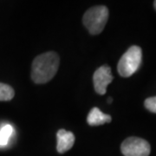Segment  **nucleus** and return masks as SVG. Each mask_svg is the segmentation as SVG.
<instances>
[{
  "instance_id": "f8f14e48",
  "label": "nucleus",
  "mask_w": 156,
  "mask_h": 156,
  "mask_svg": "<svg viewBox=\"0 0 156 156\" xmlns=\"http://www.w3.org/2000/svg\"><path fill=\"white\" fill-rule=\"evenodd\" d=\"M154 9L156 10V0L154 2Z\"/></svg>"
},
{
  "instance_id": "9d476101",
  "label": "nucleus",
  "mask_w": 156,
  "mask_h": 156,
  "mask_svg": "<svg viewBox=\"0 0 156 156\" xmlns=\"http://www.w3.org/2000/svg\"><path fill=\"white\" fill-rule=\"evenodd\" d=\"M144 105L147 110L156 114V96H153V97H149L146 99Z\"/></svg>"
},
{
  "instance_id": "1a4fd4ad",
  "label": "nucleus",
  "mask_w": 156,
  "mask_h": 156,
  "mask_svg": "<svg viewBox=\"0 0 156 156\" xmlns=\"http://www.w3.org/2000/svg\"><path fill=\"white\" fill-rule=\"evenodd\" d=\"M13 129L11 125H5L0 131V146L6 145L12 134Z\"/></svg>"
},
{
  "instance_id": "20e7f679",
  "label": "nucleus",
  "mask_w": 156,
  "mask_h": 156,
  "mask_svg": "<svg viewBox=\"0 0 156 156\" xmlns=\"http://www.w3.org/2000/svg\"><path fill=\"white\" fill-rule=\"evenodd\" d=\"M121 150L124 156H149L151 147L146 140L133 136L123 141Z\"/></svg>"
},
{
  "instance_id": "6e6552de",
  "label": "nucleus",
  "mask_w": 156,
  "mask_h": 156,
  "mask_svg": "<svg viewBox=\"0 0 156 156\" xmlns=\"http://www.w3.org/2000/svg\"><path fill=\"white\" fill-rule=\"evenodd\" d=\"M15 95V91L10 85L0 83V101H11Z\"/></svg>"
},
{
  "instance_id": "0eeeda50",
  "label": "nucleus",
  "mask_w": 156,
  "mask_h": 156,
  "mask_svg": "<svg viewBox=\"0 0 156 156\" xmlns=\"http://www.w3.org/2000/svg\"><path fill=\"white\" fill-rule=\"evenodd\" d=\"M111 121L112 118L109 115L102 113L96 107L89 111L87 117V122L90 126H100L105 123H109Z\"/></svg>"
},
{
  "instance_id": "f257e3e1",
  "label": "nucleus",
  "mask_w": 156,
  "mask_h": 156,
  "mask_svg": "<svg viewBox=\"0 0 156 156\" xmlns=\"http://www.w3.org/2000/svg\"><path fill=\"white\" fill-rule=\"evenodd\" d=\"M59 56L54 51L41 54L32 62L31 79L35 83L42 84L50 82L56 76L59 68Z\"/></svg>"
},
{
  "instance_id": "9b49d317",
  "label": "nucleus",
  "mask_w": 156,
  "mask_h": 156,
  "mask_svg": "<svg viewBox=\"0 0 156 156\" xmlns=\"http://www.w3.org/2000/svg\"><path fill=\"white\" fill-rule=\"evenodd\" d=\"M112 98L111 97H109V98H108V103H111L112 102Z\"/></svg>"
},
{
  "instance_id": "423d86ee",
  "label": "nucleus",
  "mask_w": 156,
  "mask_h": 156,
  "mask_svg": "<svg viewBox=\"0 0 156 156\" xmlns=\"http://www.w3.org/2000/svg\"><path fill=\"white\" fill-rule=\"evenodd\" d=\"M57 145L56 149L59 154H64L71 149L75 143V135L72 132H68L65 129H60L56 134Z\"/></svg>"
},
{
  "instance_id": "7ed1b4c3",
  "label": "nucleus",
  "mask_w": 156,
  "mask_h": 156,
  "mask_svg": "<svg viewBox=\"0 0 156 156\" xmlns=\"http://www.w3.org/2000/svg\"><path fill=\"white\" fill-rule=\"evenodd\" d=\"M142 60V50L139 46L133 45L121 57L117 70L122 77H129L138 70Z\"/></svg>"
},
{
  "instance_id": "f03ea898",
  "label": "nucleus",
  "mask_w": 156,
  "mask_h": 156,
  "mask_svg": "<svg viewBox=\"0 0 156 156\" xmlns=\"http://www.w3.org/2000/svg\"><path fill=\"white\" fill-rule=\"evenodd\" d=\"M108 19V9L104 5H97L84 13L83 22L91 35H98L104 30Z\"/></svg>"
},
{
  "instance_id": "39448f33",
  "label": "nucleus",
  "mask_w": 156,
  "mask_h": 156,
  "mask_svg": "<svg viewBox=\"0 0 156 156\" xmlns=\"http://www.w3.org/2000/svg\"><path fill=\"white\" fill-rule=\"evenodd\" d=\"M113 76L111 74V69L108 65H103L98 68L93 76V83L95 92L99 95H105L107 92V87L113 81Z\"/></svg>"
}]
</instances>
